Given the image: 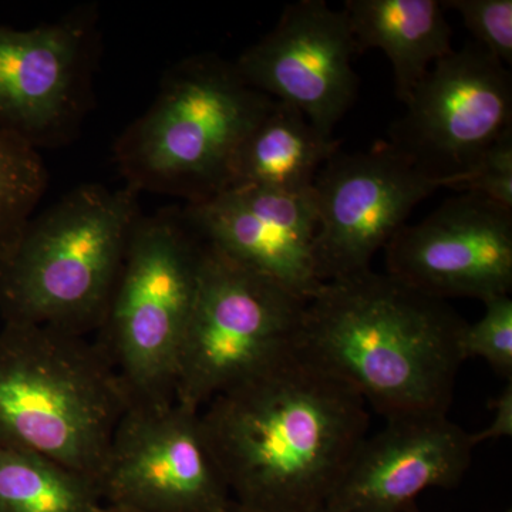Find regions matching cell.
<instances>
[{"mask_svg":"<svg viewBox=\"0 0 512 512\" xmlns=\"http://www.w3.org/2000/svg\"><path fill=\"white\" fill-rule=\"evenodd\" d=\"M232 501L261 512L326 507L367 436L362 397L296 350L200 412Z\"/></svg>","mask_w":512,"mask_h":512,"instance_id":"cell-1","label":"cell"},{"mask_svg":"<svg viewBox=\"0 0 512 512\" xmlns=\"http://www.w3.org/2000/svg\"><path fill=\"white\" fill-rule=\"evenodd\" d=\"M466 325L443 299L367 269L320 286L296 350L384 420L448 413Z\"/></svg>","mask_w":512,"mask_h":512,"instance_id":"cell-2","label":"cell"},{"mask_svg":"<svg viewBox=\"0 0 512 512\" xmlns=\"http://www.w3.org/2000/svg\"><path fill=\"white\" fill-rule=\"evenodd\" d=\"M138 195L84 184L33 215L0 258L3 323L96 333L143 215Z\"/></svg>","mask_w":512,"mask_h":512,"instance_id":"cell-3","label":"cell"},{"mask_svg":"<svg viewBox=\"0 0 512 512\" xmlns=\"http://www.w3.org/2000/svg\"><path fill=\"white\" fill-rule=\"evenodd\" d=\"M128 397L94 340L45 326L0 329V447L97 480Z\"/></svg>","mask_w":512,"mask_h":512,"instance_id":"cell-4","label":"cell"},{"mask_svg":"<svg viewBox=\"0 0 512 512\" xmlns=\"http://www.w3.org/2000/svg\"><path fill=\"white\" fill-rule=\"evenodd\" d=\"M234 63L192 56L165 74L160 92L117 140L114 160L128 187L187 204L229 187L242 141L271 106Z\"/></svg>","mask_w":512,"mask_h":512,"instance_id":"cell-5","label":"cell"},{"mask_svg":"<svg viewBox=\"0 0 512 512\" xmlns=\"http://www.w3.org/2000/svg\"><path fill=\"white\" fill-rule=\"evenodd\" d=\"M202 254L204 241L181 210L141 215L134 228L109 308L94 333L130 404L175 400Z\"/></svg>","mask_w":512,"mask_h":512,"instance_id":"cell-6","label":"cell"},{"mask_svg":"<svg viewBox=\"0 0 512 512\" xmlns=\"http://www.w3.org/2000/svg\"><path fill=\"white\" fill-rule=\"evenodd\" d=\"M306 302L204 242L175 402L194 412L298 349Z\"/></svg>","mask_w":512,"mask_h":512,"instance_id":"cell-7","label":"cell"},{"mask_svg":"<svg viewBox=\"0 0 512 512\" xmlns=\"http://www.w3.org/2000/svg\"><path fill=\"white\" fill-rule=\"evenodd\" d=\"M97 490L104 505L136 512H232L234 503L202 433L200 412L175 400L127 407Z\"/></svg>","mask_w":512,"mask_h":512,"instance_id":"cell-8","label":"cell"},{"mask_svg":"<svg viewBox=\"0 0 512 512\" xmlns=\"http://www.w3.org/2000/svg\"><path fill=\"white\" fill-rule=\"evenodd\" d=\"M390 146L458 190L481 154L512 127V79L477 43L431 66L404 103Z\"/></svg>","mask_w":512,"mask_h":512,"instance_id":"cell-9","label":"cell"},{"mask_svg":"<svg viewBox=\"0 0 512 512\" xmlns=\"http://www.w3.org/2000/svg\"><path fill=\"white\" fill-rule=\"evenodd\" d=\"M450 180L433 178L390 144L336 153L313 183L315 265L322 284L370 269L379 249L403 227L410 212Z\"/></svg>","mask_w":512,"mask_h":512,"instance_id":"cell-10","label":"cell"},{"mask_svg":"<svg viewBox=\"0 0 512 512\" xmlns=\"http://www.w3.org/2000/svg\"><path fill=\"white\" fill-rule=\"evenodd\" d=\"M94 35L89 10L33 29L0 25V127L36 150L69 140L87 109Z\"/></svg>","mask_w":512,"mask_h":512,"instance_id":"cell-11","label":"cell"},{"mask_svg":"<svg viewBox=\"0 0 512 512\" xmlns=\"http://www.w3.org/2000/svg\"><path fill=\"white\" fill-rule=\"evenodd\" d=\"M384 249L386 274L433 298L484 303L512 291V210L476 192L404 224Z\"/></svg>","mask_w":512,"mask_h":512,"instance_id":"cell-12","label":"cell"},{"mask_svg":"<svg viewBox=\"0 0 512 512\" xmlns=\"http://www.w3.org/2000/svg\"><path fill=\"white\" fill-rule=\"evenodd\" d=\"M355 55L343 10L323 0H301L286 6L275 28L234 64L249 86L301 111L332 137L356 100Z\"/></svg>","mask_w":512,"mask_h":512,"instance_id":"cell-13","label":"cell"},{"mask_svg":"<svg viewBox=\"0 0 512 512\" xmlns=\"http://www.w3.org/2000/svg\"><path fill=\"white\" fill-rule=\"evenodd\" d=\"M183 215L205 244L266 276L303 301L319 291L313 187L282 192L235 187L192 204Z\"/></svg>","mask_w":512,"mask_h":512,"instance_id":"cell-14","label":"cell"},{"mask_svg":"<svg viewBox=\"0 0 512 512\" xmlns=\"http://www.w3.org/2000/svg\"><path fill=\"white\" fill-rule=\"evenodd\" d=\"M471 433L448 413L386 420L357 447L326 507L338 512H407L430 488H453L473 463Z\"/></svg>","mask_w":512,"mask_h":512,"instance_id":"cell-15","label":"cell"},{"mask_svg":"<svg viewBox=\"0 0 512 512\" xmlns=\"http://www.w3.org/2000/svg\"><path fill=\"white\" fill-rule=\"evenodd\" d=\"M356 53L380 49L392 64L394 93L406 103L434 63L453 52L440 0H348Z\"/></svg>","mask_w":512,"mask_h":512,"instance_id":"cell-16","label":"cell"},{"mask_svg":"<svg viewBox=\"0 0 512 512\" xmlns=\"http://www.w3.org/2000/svg\"><path fill=\"white\" fill-rule=\"evenodd\" d=\"M339 146L301 111L274 100L242 141L228 188L311 190L320 168L338 153Z\"/></svg>","mask_w":512,"mask_h":512,"instance_id":"cell-17","label":"cell"},{"mask_svg":"<svg viewBox=\"0 0 512 512\" xmlns=\"http://www.w3.org/2000/svg\"><path fill=\"white\" fill-rule=\"evenodd\" d=\"M97 485L49 458L0 447V512H97Z\"/></svg>","mask_w":512,"mask_h":512,"instance_id":"cell-18","label":"cell"},{"mask_svg":"<svg viewBox=\"0 0 512 512\" xmlns=\"http://www.w3.org/2000/svg\"><path fill=\"white\" fill-rule=\"evenodd\" d=\"M46 187L39 150L0 127V258L35 215Z\"/></svg>","mask_w":512,"mask_h":512,"instance_id":"cell-19","label":"cell"},{"mask_svg":"<svg viewBox=\"0 0 512 512\" xmlns=\"http://www.w3.org/2000/svg\"><path fill=\"white\" fill-rule=\"evenodd\" d=\"M484 315L467 323L461 336L464 359L480 357L495 372L512 377V299L497 296L484 302Z\"/></svg>","mask_w":512,"mask_h":512,"instance_id":"cell-20","label":"cell"},{"mask_svg":"<svg viewBox=\"0 0 512 512\" xmlns=\"http://www.w3.org/2000/svg\"><path fill=\"white\" fill-rule=\"evenodd\" d=\"M443 6L456 10L485 52L512 63V0H446Z\"/></svg>","mask_w":512,"mask_h":512,"instance_id":"cell-21","label":"cell"},{"mask_svg":"<svg viewBox=\"0 0 512 512\" xmlns=\"http://www.w3.org/2000/svg\"><path fill=\"white\" fill-rule=\"evenodd\" d=\"M458 191L476 192L512 210V127L481 154Z\"/></svg>","mask_w":512,"mask_h":512,"instance_id":"cell-22","label":"cell"},{"mask_svg":"<svg viewBox=\"0 0 512 512\" xmlns=\"http://www.w3.org/2000/svg\"><path fill=\"white\" fill-rule=\"evenodd\" d=\"M493 419L488 426L478 433H471L474 444L484 443V441L503 439V437L512 436V380H508L507 386L503 392L498 394L490 404Z\"/></svg>","mask_w":512,"mask_h":512,"instance_id":"cell-23","label":"cell"},{"mask_svg":"<svg viewBox=\"0 0 512 512\" xmlns=\"http://www.w3.org/2000/svg\"><path fill=\"white\" fill-rule=\"evenodd\" d=\"M232 512H261V511H255V510H249V508L241 507V505L232 503ZM308 512H338L330 510L328 507H322L319 508V510H313Z\"/></svg>","mask_w":512,"mask_h":512,"instance_id":"cell-24","label":"cell"},{"mask_svg":"<svg viewBox=\"0 0 512 512\" xmlns=\"http://www.w3.org/2000/svg\"><path fill=\"white\" fill-rule=\"evenodd\" d=\"M97 512H136V511H130L126 510V508H120V507H113V505H101L99 510Z\"/></svg>","mask_w":512,"mask_h":512,"instance_id":"cell-25","label":"cell"},{"mask_svg":"<svg viewBox=\"0 0 512 512\" xmlns=\"http://www.w3.org/2000/svg\"><path fill=\"white\" fill-rule=\"evenodd\" d=\"M407 512H419V510H417L416 505H413V507H410L409 510H407ZM507 512H512V511L508 510Z\"/></svg>","mask_w":512,"mask_h":512,"instance_id":"cell-26","label":"cell"}]
</instances>
